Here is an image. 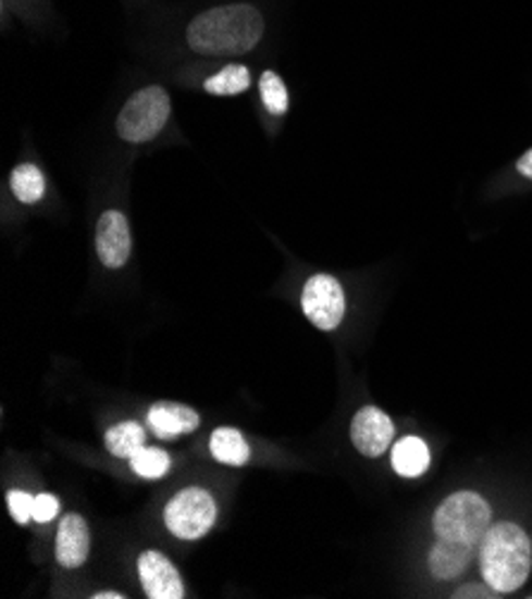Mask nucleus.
Masks as SVG:
<instances>
[{"instance_id":"obj_16","label":"nucleus","mask_w":532,"mask_h":599,"mask_svg":"<svg viewBox=\"0 0 532 599\" xmlns=\"http://www.w3.org/2000/svg\"><path fill=\"white\" fill-rule=\"evenodd\" d=\"M10 189L15 194V199L22 203H39L46 191L44 173L32 163H22L10 173Z\"/></svg>"},{"instance_id":"obj_15","label":"nucleus","mask_w":532,"mask_h":599,"mask_svg":"<svg viewBox=\"0 0 532 599\" xmlns=\"http://www.w3.org/2000/svg\"><path fill=\"white\" fill-rule=\"evenodd\" d=\"M146 445V430L141 423L122 421L106 433V449L117 459H132Z\"/></svg>"},{"instance_id":"obj_3","label":"nucleus","mask_w":532,"mask_h":599,"mask_svg":"<svg viewBox=\"0 0 532 599\" xmlns=\"http://www.w3.org/2000/svg\"><path fill=\"white\" fill-rule=\"evenodd\" d=\"M490 525L492 507L487 504L485 497L470 490L449 495L437 507L435 516H432V531H435V537L473 549L480 547L482 537L490 531Z\"/></svg>"},{"instance_id":"obj_10","label":"nucleus","mask_w":532,"mask_h":599,"mask_svg":"<svg viewBox=\"0 0 532 599\" xmlns=\"http://www.w3.org/2000/svg\"><path fill=\"white\" fill-rule=\"evenodd\" d=\"M201 425L199 413L187 403L177 401H158L148 411V427L160 439H175L180 435H189Z\"/></svg>"},{"instance_id":"obj_6","label":"nucleus","mask_w":532,"mask_h":599,"mask_svg":"<svg viewBox=\"0 0 532 599\" xmlns=\"http://www.w3.org/2000/svg\"><path fill=\"white\" fill-rule=\"evenodd\" d=\"M301 305L308 321L320 329L339 327L346 313V297L337 277L332 275H313L304 285Z\"/></svg>"},{"instance_id":"obj_7","label":"nucleus","mask_w":532,"mask_h":599,"mask_svg":"<svg viewBox=\"0 0 532 599\" xmlns=\"http://www.w3.org/2000/svg\"><path fill=\"white\" fill-rule=\"evenodd\" d=\"M394 442V423L378 407H363L351 421V445L358 454L380 459Z\"/></svg>"},{"instance_id":"obj_19","label":"nucleus","mask_w":532,"mask_h":599,"mask_svg":"<svg viewBox=\"0 0 532 599\" xmlns=\"http://www.w3.org/2000/svg\"><path fill=\"white\" fill-rule=\"evenodd\" d=\"M261 99H263V105L268 108L270 115H277L282 117L284 113L289 110V93H287V87H284V82L275 75V72H263L261 77Z\"/></svg>"},{"instance_id":"obj_24","label":"nucleus","mask_w":532,"mask_h":599,"mask_svg":"<svg viewBox=\"0 0 532 599\" xmlns=\"http://www.w3.org/2000/svg\"><path fill=\"white\" fill-rule=\"evenodd\" d=\"M94 599H122L125 595H120V592H98V595H91Z\"/></svg>"},{"instance_id":"obj_9","label":"nucleus","mask_w":532,"mask_h":599,"mask_svg":"<svg viewBox=\"0 0 532 599\" xmlns=\"http://www.w3.org/2000/svg\"><path fill=\"white\" fill-rule=\"evenodd\" d=\"M139 578L148 599H182L184 583L175 564L160 552H144L139 557Z\"/></svg>"},{"instance_id":"obj_20","label":"nucleus","mask_w":532,"mask_h":599,"mask_svg":"<svg viewBox=\"0 0 532 599\" xmlns=\"http://www.w3.org/2000/svg\"><path fill=\"white\" fill-rule=\"evenodd\" d=\"M8 509L10 516L20 525H27L34 519V497L24 490H10L8 492Z\"/></svg>"},{"instance_id":"obj_21","label":"nucleus","mask_w":532,"mask_h":599,"mask_svg":"<svg viewBox=\"0 0 532 599\" xmlns=\"http://www.w3.org/2000/svg\"><path fill=\"white\" fill-rule=\"evenodd\" d=\"M58 511H60V501L55 495H39V497H34V521L36 523H48V521H53L58 516Z\"/></svg>"},{"instance_id":"obj_18","label":"nucleus","mask_w":532,"mask_h":599,"mask_svg":"<svg viewBox=\"0 0 532 599\" xmlns=\"http://www.w3.org/2000/svg\"><path fill=\"white\" fill-rule=\"evenodd\" d=\"M129 463H132V471L146 481L163 478V475L172 469V459L168 451L158 447H146V445L136 451V454L129 459Z\"/></svg>"},{"instance_id":"obj_12","label":"nucleus","mask_w":532,"mask_h":599,"mask_svg":"<svg viewBox=\"0 0 532 599\" xmlns=\"http://www.w3.org/2000/svg\"><path fill=\"white\" fill-rule=\"evenodd\" d=\"M475 557H478V549L459 545V542L440 540L437 537V542L432 545L428 554V569L435 581L449 583L463 576V573L470 569V564H473Z\"/></svg>"},{"instance_id":"obj_2","label":"nucleus","mask_w":532,"mask_h":599,"mask_svg":"<svg viewBox=\"0 0 532 599\" xmlns=\"http://www.w3.org/2000/svg\"><path fill=\"white\" fill-rule=\"evenodd\" d=\"M482 581L499 595L521 590L532 573V540L514 521H497L478 547Z\"/></svg>"},{"instance_id":"obj_13","label":"nucleus","mask_w":532,"mask_h":599,"mask_svg":"<svg viewBox=\"0 0 532 599\" xmlns=\"http://www.w3.org/2000/svg\"><path fill=\"white\" fill-rule=\"evenodd\" d=\"M430 447L420 437H404L392 449V469L401 478H420L430 469Z\"/></svg>"},{"instance_id":"obj_4","label":"nucleus","mask_w":532,"mask_h":599,"mask_svg":"<svg viewBox=\"0 0 532 599\" xmlns=\"http://www.w3.org/2000/svg\"><path fill=\"white\" fill-rule=\"evenodd\" d=\"M170 96L163 87H146L136 91L117 115L120 139L146 143L156 139L170 120Z\"/></svg>"},{"instance_id":"obj_8","label":"nucleus","mask_w":532,"mask_h":599,"mask_svg":"<svg viewBox=\"0 0 532 599\" xmlns=\"http://www.w3.org/2000/svg\"><path fill=\"white\" fill-rule=\"evenodd\" d=\"M96 251L98 259L110 271L125 265L132 255V232L125 213L108 211L96 225Z\"/></svg>"},{"instance_id":"obj_11","label":"nucleus","mask_w":532,"mask_h":599,"mask_svg":"<svg viewBox=\"0 0 532 599\" xmlns=\"http://www.w3.org/2000/svg\"><path fill=\"white\" fill-rule=\"evenodd\" d=\"M91 549V533L89 525L79 516V513H70L60 521L55 557L58 564L65 569H79Z\"/></svg>"},{"instance_id":"obj_1","label":"nucleus","mask_w":532,"mask_h":599,"mask_svg":"<svg viewBox=\"0 0 532 599\" xmlns=\"http://www.w3.org/2000/svg\"><path fill=\"white\" fill-rule=\"evenodd\" d=\"M265 22L253 5L234 3L206 10L187 27V43L199 55H244L263 39Z\"/></svg>"},{"instance_id":"obj_14","label":"nucleus","mask_w":532,"mask_h":599,"mask_svg":"<svg viewBox=\"0 0 532 599\" xmlns=\"http://www.w3.org/2000/svg\"><path fill=\"white\" fill-rule=\"evenodd\" d=\"M210 454L225 466H244L251 457V449L237 427H218L210 435Z\"/></svg>"},{"instance_id":"obj_5","label":"nucleus","mask_w":532,"mask_h":599,"mask_svg":"<svg viewBox=\"0 0 532 599\" xmlns=\"http://www.w3.org/2000/svg\"><path fill=\"white\" fill-rule=\"evenodd\" d=\"M218 519L215 499L203 487H187L168 501L165 525L180 540H199Z\"/></svg>"},{"instance_id":"obj_22","label":"nucleus","mask_w":532,"mask_h":599,"mask_svg":"<svg viewBox=\"0 0 532 599\" xmlns=\"http://www.w3.org/2000/svg\"><path fill=\"white\" fill-rule=\"evenodd\" d=\"M456 599H468V597H475V599H494V597H502L497 590L492 588V585H487L485 581L482 583H468V585H461L459 590H454Z\"/></svg>"},{"instance_id":"obj_17","label":"nucleus","mask_w":532,"mask_h":599,"mask_svg":"<svg viewBox=\"0 0 532 599\" xmlns=\"http://www.w3.org/2000/svg\"><path fill=\"white\" fill-rule=\"evenodd\" d=\"M251 87V72L244 65H227L218 75L203 82L206 93L213 96H237Z\"/></svg>"},{"instance_id":"obj_23","label":"nucleus","mask_w":532,"mask_h":599,"mask_svg":"<svg viewBox=\"0 0 532 599\" xmlns=\"http://www.w3.org/2000/svg\"><path fill=\"white\" fill-rule=\"evenodd\" d=\"M516 170H518V173H521L525 179L532 182V149H528L521 158H518Z\"/></svg>"}]
</instances>
